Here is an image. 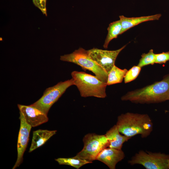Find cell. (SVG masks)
<instances>
[{
    "label": "cell",
    "instance_id": "cell-1",
    "mask_svg": "<svg viewBox=\"0 0 169 169\" xmlns=\"http://www.w3.org/2000/svg\"><path fill=\"white\" fill-rule=\"evenodd\" d=\"M121 100L140 104L158 103L169 100V74L160 81L128 92Z\"/></svg>",
    "mask_w": 169,
    "mask_h": 169
},
{
    "label": "cell",
    "instance_id": "cell-2",
    "mask_svg": "<svg viewBox=\"0 0 169 169\" xmlns=\"http://www.w3.org/2000/svg\"><path fill=\"white\" fill-rule=\"evenodd\" d=\"M120 133L132 138L140 135L142 138L149 136L153 130V123L147 114L127 112L117 117L116 124Z\"/></svg>",
    "mask_w": 169,
    "mask_h": 169
},
{
    "label": "cell",
    "instance_id": "cell-3",
    "mask_svg": "<svg viewBox=\"0 0 169 169\" xmlns=\"http://www.w3.org/2000/svg\"><path fill=\"white\" fill-rule=\"evenodd\" d=\"M71 75L74 85L77 87L81 96H93L101 98L106 96V82L101 81L95 76L84 72L73 71Z\"/></svg>",
    "mask_w": 169,
    "mask_h": 169
},
{
    "label": "cell",
    "instance_id": "cell-4",
    "mask_svg": "<svg viewBox=\"0 0 169 169\" xmlns=\"http://www.w3.org/2000/svg\"><path fill=\"white\" fill-rule=\"evenodd\" d=\"M60 60L76 64L85 70L90 71L99 80L107 82L108 73L90 58L88 50L82 48L70 54L61 56Z\"/></svg>",
    "mask_w": 169,
    "mask_h": 169
},
{
    "label": "cell",
    "instance_id": "cell-5",
    "mask_svg": "<svg viewBox=\"0 0 169 169\" xmlns=\"http://www.w3.org/2000/svg\"><path fill=\"white\" fill-rule=\"evenodd\" d=\"M83 141V148L76 155L91 162L96 160L100 152L108 146V141L105 135L88 133L85 135Z\"/></svg>",
    "mask_w": 169,
    "mask_h": 169
},
{
    "label": "cell",
    "instance_id": "cell-6",
    "mask_svg": "<svg viewBox=\"0 0 169 169\" xmlns=\"http://www.w3.org/2000/svg\"><path fill=\"white\" fill-rule=\"evenodd\" d=\"M74 85L73 79L60 82L54 86L47 88L41 98L30 105L40 110L47 115L52 106L56 102L66 90Z\"/></svg>",
    "mask_w": 169,
    "mask_h": 169
},
{
    "label": "cell",
    "instance_id": "cell-7",
    "mask_svg": "<svg viewBox=\"0 0 169 169\" xmlns=\"http://www.w3.org/2000/svg\"><path fill=\"white\" fill-rule=\"evenodd\" d=\"M169 155L140 150L128 161L131 166L139 164L146 169H168Z\"/></svg>",
    "mask_w": 169,
    "mask_h": 169
},
{
    "label": "cell",
    "instance_id": "cell-8",
    "mask_svg": "<svg viewBox=\"0 0 169 169\" xmlns=\"http://www.w3.org/2000/svg\"><path fill=\"white\" fill-rule=\"evenodd\" d=\"M126 46L115 50L94 48L88 51L90 58L108 74L115 65V62L118 55Z\"/></svg>",
    "mask_w": 169,
    "mask_h": 169
},
{
    "label": "cell",
    "instance_id": "cell-9",
    "mask_svg": "<svg viewBox=\"0 0 169 169\" xmlns=\"http://www.w3.org/2000/svg\"><path fill=\"white\" fill-rule=\"evenodd\" d=\"M19 119L20 126L17 143L18 156L13 169L19 166L23 161V155L27 146L30 131L32 127L26 122L20 112Z\"/></svg>",
    "mask_w": 169,
    "mask_h": 169
},
{
    "label": "cell",
    "instance_id": "cell-10",
    "mask_svg": "<svg viewBox=\"0 0 169 169\" xmlns=\"http://www.w3.org/2000/svg\"><path fill=\"white\" fill-rule=\"evenodd\" d=\"M18 106L26 122L32 127L38 126L48 120L47 115L35 107L20 104Z\"/></svg>",
    "mask_w": 169,
    "mask_h": 169
},
{
    "label": "cell",
    "instance_id": "cell-11",
    "mask_svg": "<svg viewBox=\"0 0 169 169\" xmlns=\"http://www.w3.org/2000/svg\"><path fill=\"white\" fill-rule=\"evenodd\" d=\"M125 156L122 149L107 147L100 152L96 160L102 162L110 169H115L116 164L124 159Z\"/></svg>",
    "mask_w": 169,
    "mask_h": 169
},
{
    "label": "cell",
    "instance_id": "cell-12",
    "mask_svg": "<svg viewBox=\"0 0 169 169\" xmlns=\"http://www.w3.org/2000/svg\"><path fill=\"white\" fill-rule=\"evenodd\" d=\"M105 135L108 141V147L119 150H121L123 144L131 138L121 135L116 125L108 131Z\"/></svg>",
    "mask_w": 169,
    "mask_h": 169
},
{
    "label": "cell",
    "instance_id": "cell-13",
    "mask_svg": "<svg viewBox=\"0 0 169 169\" xmlns=\"http://www.w3.org/2000/svg\"><path fill=\"white\" fill-rule=\"evenodd\" d=\"M161 14H157L150 16L137 17L128 18L123 15L119 16L120 21L122 29L120 34L130 28L141 23L149 21L158 20L161 17Z\"/></svg>",
    "mask_w": 169,
    "mask_h": 169
},
{
    "label": "cell",
    "instance_id": "cell-14",
    "mask_svg": "<svg viewBox=\"0 0 169 169\" xmlns=\"http://www.w3.org/2000/svg\"><path fill=\"white\" fill-rule=\"evenodd\" d=\"M56 130L39 129L33 132V136L29 152L44 145L51 137L55 135Z\"/></svg>",
    "mask_w": 169,
    "mask_h": 169
},
{
    "label": "cell",
    "instance_id": "cell-15",
    "mask_svg": "<svg viewBox=\"0 0 169 169\" xmlns=\"http://www.w3.org/2000/svg\"><path fill=\"white\" fill-rule=\"evenodd\" d=\"M127 71L126 69H121L114 65L108 74L107 85L122 82Z\"/></svg>",
    "mask_w": 169,
    "mask_h": 169
},
{
    "label": "cell",
    "instance_id": "cell-16",
    "mask_svg": "<svg viewBox=\"0 0 169 169\" xmlns=\"http://www.w3.org/2000/svg\"><path fill=\"white\" fill-rule=\"evenodd\" d=\"M121 29L122 26L120 20L112 22L109 24L107 28L108 34L103 45L104 48L107 49L110 42L120 34Z\"/></svg>",
    "mask_w": 169,
    "mask_h": 169
},
{
    "label": "cell",
    "instance_id": "cell-17",
    "mask_svg": "<svg viewBox=\"0 0 169 169\" xmlns=\"http://www.w3.org/2000/svg\"><path fill=\"white\" fill-rule=\"evenodd\" d=\"M59 165H66L73 166L77 169L83 166L92 162L81 158L76 155L72 157L59 158L55 159Z\"/></svg>",
    "mask_w": 169,
    "mask_h": 169
},
{
    "label": "cell",
    "instance_id": "cell-18",
    "mask_svg": "<svg viewBox=\"0 0 169 169\" xmlns=\"http://www.w3.org/2000/svg\"><path fill=\"white\" fill-rule=\"evenodd\" d=\"M155 54L152 49L150 50L147 53L143 54L141 55V58L137 65L141 68L145 66L151 64L153 65L155 63Z\"/></svg>",
    "mask_w": 169,
    "mask_h": 169
},
{
    "label": "cell",
    "instance_id": "cell-19",
    "mask_svg": "<svg viewBox=\"0 0 169 169\" xmlns=\"http://www.w3.org/2000/svg\"><path fill=\"white\" fill-rule=\"evenodd\" d=\"M141 68L137 66H133L126 73L124 78V82L127 83L135 79L139 74Z\"/></svg>",
    "mask_w": 169,
    "mask_h": 169
},
{
    "label": "cell",
    "instance_id": "cell-20",
    "mask_svg": "<svg viewBox=\"0 0 169 169\" xmlns=\"http://www.w3.org/2000/svg\"><path fill=\"white\" fill-rule=\"evenodd\" d=\"M169 60V51L155 54V63H165Z\"/></svg>",
    "mask_w": 169,
    "mask_h": 169
},
{
    "label": "cell",
    "instance_id": "cell-21",
    "mask_svg": "<svg viewBox=\"0 0 169 169\" xmlns=\"http://www.w3.org/2000/svg\"><path fill=\"white\" fill-rule=\"evenodd\" d=\"M35 6L39 9L44 14L47 16L46 7L47 0H32Z\"/></svg>",
    "mask_w": 169,
    "mask_h": 169
},
{
    "label": "cell",
    "instance_id": "cell-22",
    "mask_svg": "<svg viewBox=\"0 0 169 169\" xmlns=\"http://www.w3.org/2000/svg\"><path fill=\"white\" fill-rule=\"evenodd\" d=\"M168 169H169V159L168 160Z\"/></svg>",
    "mask_w": 169,
    "mask_h": 169
}]
</instances>
